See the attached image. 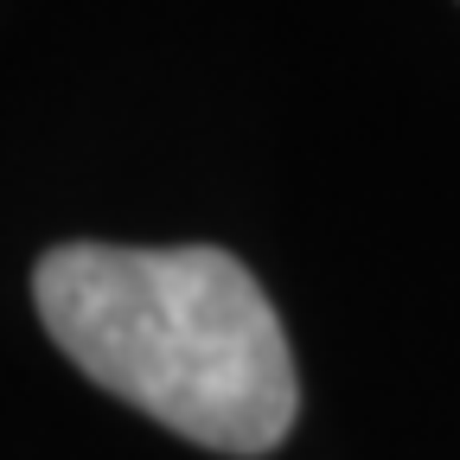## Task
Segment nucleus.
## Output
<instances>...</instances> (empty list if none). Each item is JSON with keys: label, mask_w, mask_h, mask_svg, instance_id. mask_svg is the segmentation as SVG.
Here are the masks:
<instances>
[{"label": "nucleus", "mask_w": 460, "mask_h": 460, "mask_svg": "<svg viewBox=\"0 0 460 460\" xmlns=\"http://www.w3.org/2000/svg\"><path fill=\"white\" fill-rule=\"evenodd\" d=\"M32 301L90 384L211 454H269L295 429V352L237 256L211 243H58Z\"/></svg>", "instance_id": "1"}]
</instances>
